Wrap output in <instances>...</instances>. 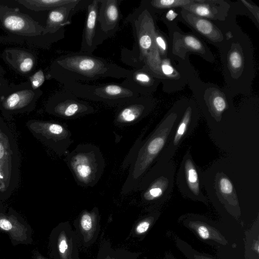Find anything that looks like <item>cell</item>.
<instances>
[{
  "instance_id": "obj_28",
  "label": "cell",
  "mask_w": 259,
  "mask_h": 259,
  "mask_svg": "<svg viewBox=\"0 0 259 259\" xmlns=\"http://www.w3.org/2000/svg\"><path fill=\"white\" fill-rule=\"evenodd\" d=\"M156 216H158L157 213L150 215L140 221L136 227V233L138 235L145 233L153 223Z\"/></svg>"
},
{
  "instance_id": "obj_24",
  "label": "cell",
  "mask_w": 259,
  "mask_h": 259,
  "mask_svg": "<svg viewBox=\"0 0 259 259\" xmlns=\"http://www.w3.org/2000/svg\"><path fill=\"white\" fill-rule=\"evenodd\" d=\"M242 53L238 49L231 50L227 55V66L231 70V73H241L243 65Z\"/></svg>"
},
{
  "instance_id": "obj_12",
  "label": "cell",
  "mask_w": 259,
  "mask_h": 259,
  "mask_svg": "<svg viewBox=\"0 0 259 259\" xmlns=\"http://www.w3.org/2000/svg\"><path fill=\"white\" fill-rule=\"evenodd\" d=\"M36 133L39 139L60 156L66 155L73 142L72 133L65 123L36 121Z\"/></svg>"
},
{
  "instance_id": "obj_17",
  "label": "cell",
  "mask_w": 259,
  "mask_h": 259,
  "mask_svg": "<svg viewBox=\"0 0 259 259\" xmlns=\"http://www.w3.org/2000/svg\"><path fill=\"white\" fill-rule=\"evenodd\" d=\"M91 1L73 0L71 3L49 11L45 28L48 33H55L71 23L74 14L87 8Z\"/></svg>"
},
{
  "instance_id": "obj_34",
  "label": "cell",
  "mask_w": 259,
  "mask_h": 259,
  "mask_svg": "<svg viewBox=\"0 0 259 259\" xmlns=\"http://www.w3.org/2000/svg\"><path fill=\"white\" fill-rule=\"evenodd\" d=\"M161 68L163 73L166 75L172 74L174 71L173 67L167 64H162Z\"/></svg>"
},
{
  "instance_id": "obj_31",
  "label": "cell",
  "mask_w": 259,
  "mask_h": 259,
  "mask_svg": "<svg viewBox=\"0 0 259 259\" xmlns=\"http://www.w3.org/2000/svg\"><path fill=\"white\" fill-rule=\"evenodd\" d=\"M184 44L188 47L196 51L202 50V46L200 41L191 35L186 36L184 38Z\"/></svg>"
},
{
  "instance_id": "obj_7",
  "label": "cell",
  "mask_w": 259,
  "mask_h": 259,
  "mask_svg": "<svg viewBox=\"0 0 259 259\" xmlns=\"http://www.w3.org/2000/svg\"><path fill=\"white\" fill-rule=\"evenodd\" d=\"M64 89L79 98L100 102L110 106H119L139 95L121 83L90 84L72 82L63 84Z\"/></svg>"
},
{
  "instance_id": "obj_16",
  "label": "cell",
  "mask_w": 259,
  "mask_h": 259,
  "mask_svg": "<svg viewBox=\"0 0 259 259\" xmlns=\"http://www.w3.org/2000/svg\"><path fill=\"white\" fill-rule=\"evenodd\" d=\"M4 62L13 71L23 76H30L37 62L32 50L23 48H8L1 55Z\"/></svg>"
},
{
  "instance_id": "obj_15",
  "label": "cell",
  "mask_w": 259,
  "mask_h": 259,
  "mask_svg": "<svg viewBox=\"0 0 259 259\" xmlns=\"http://www.w3.org/2000/svg\"><path fill=\"white\" fill-rule=\"evenodd\" d=\"M153 104L147 97L138 96L118 106L114 119L118 126H126L137 123L151 111Z\"/></svg>"
},
{
  "instance_id": "obj_18",
  "label": "cell",
  "mask_w": 259,
  "mask_h": 259,
  "mask_svg": "<svg viewBox=\"0 0 259 259\" xmlns=\"http://www.w3.org/2000/svg\"><path fill=\"white\" fill-rule=\"evenodd\" d=\"M183 224L193 231L200 238L208 243H215L226 245L227 240L221 232L214 226L210 225L207 220L202 217L189 214L182 217Z\"/></svg>"
},
{
  "instance_id": "obj_19",
  "label": "cell",
  "mask_w": 259,
  "mask_h": 259,
  "mask_svg": "<svg viewBox=\"0 0 259 259\" xmlns=\"http://www.w3.org/2000/svg\"><path fill=\"white\" fill-rule=\"evenodd\" d=\"M121 84L139 95L145 96L151 93L155 89L156 81L153 73L144 66L130 70Z\"/></svg>"
},
{
  "instance_id": "obj_1",
  "label": "cell",
  "mask_w": 259,
  "mask_h": 259,
  "mask_svg": "<svg viewBox=\"0 0 259 259\" xmlns=\"http://www.w3.org/2000/svg\"><path fill=\"white\" fill-rule=\"evenodd\" d=\"M129 72V70L104 58L79 51L56 58L46 77L64 84L107 77L125 78Z\"/></svg>"
},
{
  "instance_id": "obj_41",
  "label": "cell",
  "mask_w": 259,
  "mask_h": 259,
  "mask_svg": "<svg viewBox=\"0 0 259 259\" xmlns=\"http://www.w3.org/2000/svg\"><path fill=\"white\" fill-rule=\"evenodd\" d=\"M70 259H72V258H70Z\"/></svg>"
},
{
  "instance_id": "obj_36",
  "label": "cell",
  "mask_w": 259,
  "mask_h": 259,
  "mask_svg": "<svg viewBox=\"0 0 259 259\" xmlns=\"http://www.w3.org/2000/svg\"><path fill=\"white\" fill-rule=\"evenodd\" d=\"M178 15V14L173 10H170L166 14V19L169 21L174 20Z\"/></svg>"
},
{
  "instance_id": "obj_13",
  "label": "cell",
  "mask_w": 259,
  "mask_h": 259,
  "mask_svg": "<svg viewBox=\"0 0 259 259\" xmlns=\"http://www.w3.org/2000/svg\"><path fill=\"white\" fill-rule=\"evenodd\" d=\"M122 0H99V8L94 44L97 47L113 35L119 29L122 18L120 4Z\"/></svg>"
},
{
  "instance_id": "obj_14",
  "label": "cell",
  "mask_w": 259,
  "mask_h": 259,
  "mask_svg": "<svg viewBox=\"0 0 259 259\" xmlns=\"http://www.w3.org/2000/svg\"><path fill=\"white\" fill-rule=\"evenodd\" d=\"M198 121L197 112L191 107L187 108L181 115L174 133L158 158L172 160L183 140L190 136L196 127Z\"/></svg>"
},
{
  "instance_id": "obj_2",
  "label": "cell",
  "mask_w": 259,
  "mask_h": 259,
  "mask_svg": "<svg viewBox=\"0 0 259 259\" xmlns=\"http://www.w3.org/2000/svg\"><path fill=\"white\" fill-rule=\"evenodd\" d=\"M181 115L170 112L143 140L136 144L130 161L128 173L121 190L127 194L135 191L140 180L159 157L166 147Z\"/></svg>"
},
{
  "instance_id": "obj_8",
  "label": "cell",
  "mask_w": 259,
  "mask_h": 259,
  "mask_svg": "<svg viewBox=\"0 0 259 259\" xmlns=\"http://www.w3.org/2000/svg\"><path fill=\"white\" fill-rule=\"evenodd\" d=\"M201 182L208 194L224 205L232 214H240L238 198L234 184L225 172L224 165L214 163L205 171H201Z\"/></svg>"
},
{
  "instance_id": "obj_22",
  "label": "cell",
  "mask_w": 259,
  "mask_h": 259,
  "mask_svg": "<svg viewBox=\"0 0 259 259\" xmlns=\"http://www.w3.org/2000/svg\"><path fill=\"white\" fill-rule=\"evenodd\" d=\"M73 0H17L16 2L27 9L35 12L51 11L71 3Z\"/></svg>"
},
{
  "instance_id": "obj_20",
  "label": "cell",
  "mask_w": 259,
  "mask_h": 259,
  "mask_svg": "<svg viewBox=\"0 0 259 259\" xmlns=\"http://www.w3.org/2000/svg\"><path fill=\"white\" fill-rule=\"evenodd\" d=\"M99 8V0L91 1L87 7V11L82 31L80 52L92 54L97 48L94 44V39Z\"/></svg>"
},
{
  "instance_id": "obj_30",
  "label": "cell",
  "mask_w": 259,
  "mask_h": 259,
  "mask_svg": "<svg viewBox=\"0 0 259 259\" xmlns=\"http://www.w3.org/2000/svg\"><path fill=\"white\" fill-rule=\"evenodd\" d=\"M187 10H190V12H193L196 15L200 17H211L212 12L208 7L204 5H195L186 7Z\"/></svg>"
},
{
  "instance_id": "obj_37",
  "label": "cell",
  "mask_w": 259,
  "mask_h": 259,
  "mask_svg": "<svg viewBox=\"0 0 259 259\" xmlns=\"http://www.w3.org/2000/svg\"><path fill=\"white\" fill-rule=\"evenodd\" d=\"M165 259H176L174 256L169 252L165 253Z\"/></svg>"
},
{
  "instance_id": "obj_9",
  "label": "cell",
  "mask_w": 259,
  "mask_h": 259,
  "mask_svg": "<svg viewBox=\"0 0 259 259\" xmlns=\"http://www.w3.org/2000/svg\"><path fill=\"white\" fill-rule=\"evenodd\" d=\"M46 110L50 114L66 119H73L95 112L94 107L64 89L48 100Z\"/></svg>"
},
{
  "instance_id": "obj_4",
  "label": "cell",
  "mask_w": 259,
  "mask_h": 259,
  "mask_svg": "<svg viewBox=\"0 0 259 259\" xmlns=\"http://www.w3.org/2000/svg\"><path fill=\"white\" fill-rule=\"evenodd\" d=\"M125 23H130L135 38L133 49L122 48L121 60L128 66L140 68L145 62L153 55V46L155 31L153 21L150 12L140 5L125 19Z\"/></svg>"
},
{
  "instance_id": "obj_21",
  "label": "cell",
  "mask_w": 259,
  "mask_h": 259,
  "mask_svg": "<svg viewBox=\"0 0 259 259\" xmlns=\"http://www.w3.org/2000/svg\"><path fill=\"white\" fill-rule=\"evenodd\" d=\"M98 209L93 208L91 211H83L79 217L81 232L86 241L92 238L96 230Z\"/></svg>"
},
{
  "instance_id": "obj_27",
  "label": "cell",
  "mask_w": 259,
  "mask_h": 259,
  "mask_svg": "<svg viewBox=\"0 0 259 259\" xmlns=\"http://www.w3.org/2000/svg\"><path fill=\"white\" fill-rule=\"evenodd\" d=\"M58 247L61 259H70L72 250V243L65 233H60L58 240Z\"/></svg>"
},
{
  "instance_id": "obj_11",
  "label": "cell",
  "mask_w": 259,
  "mask_h": 259,
  "mask_svg": "<svg viewBox=\"0 0 259 259\" xmlns=\"http://www.w3.org/2000/svg\"><path fill=\"white\" fill-rule=\"evenodd\" d=\"M201 171L197 167L188 151L184 154L177 172L176 183L182 195L194 201L208 204V200L204 195Z\"/></svg>"
},
{
  "instance_id": "obj_5",
  "label": "cell",
  "mask_w": 259,
  "mask_h": 259,
  "mask_svg": "<svg viewBox=\"0 0 259 259\" xmlns=\"http://www.w3.org/2000/svg\"><path fill=\"white\" fill-rule=\"evenodd\" d=\"M65 156L67 165L79 186L93 187L98 183L105 166L99 147L91 143L79 144Z\"/></svg>"
},
{
  "instance_id": "obj_6",
  "label": "cell",
  "mask_w": 259,
  "mask_h": 259,
  "mask_svg": "<svg viewBox=\"0 0 259 259\" xmlns=\"http://www.w3.org/2000/svg\"><path fill=\"white\" fill-rule=\"evenodd\" d=\"M176 167L172 160L158 158L140 180L136 190L148 203H162L171 194ZM135 190V191H136Z\"/></svg>"
},
{
  "instance_id": "obj_25",
  "label": "cell",
  "mask_w": 259,
  "mask_h": 259,
  "mask_svg": "<svg viewBox=\"0 0 259 259\" xmlns=\"http://www.w3.org/2000/svg\"><path fill=\"white\" fill-rule=\"evenodd\" d=\"M194 20L191 21V24L195 29L203 35L208 36L211 39H214V34L217 35V31L214 26L210 21L201 18H198L194 16Z\"/></svg>"
},
{
  "instance_id": "obj_33",
  "label": "cell",
  "mask_w": 259,
  "mask_h": 259,
  "mask_svg": "<svg viewBox=\"0 0 259 259\" xmlns=\"http://www.w3.org/2000/svg\"><path fill=\"white\" fill-rule=\"evenodd\" d=\"M0 228L5 231H9L13 228L12 223L6 219H0Z\"/></svg>"
},
{
  "instance_id": "obj_29",
  "label": "cell",
  "mask_w": 259,
  "mask_h": 259,
  "mask_svg": "<svg viewBox=\"0 0 259 259\" xmlns=\"http://www.w3.org/2000/svg\"><path fill=\"white\" fill-rule=\"evenodd\" d=\"M46 76L42 70L39 69L29 76V83L33 89H39L45 81Z\"/></svg>"
},
{
  "instance_id": "obj_40",
  "label": "cell",
  "mask_w": 259,
  "mask_h": 259,
  "mask_svg": "<svg viewBox=\"0 0 259 259\" xmlns=\"http://www.w3.org/2000/svg\"><path fill=\"white\" fill-rule=\"evenodd\" d=\"M106 259H109V256H108V257L106 258Z\"/></svg>"
},
{
  "instance_id": "obj_39",
  "label": "cell",
  "mask_w": 259,
  "mask_h": 259,
  "mask_svg": "<svg viewBox=\"0 0 259 259\" xmlns=\"http://www.w3.org/2000/svg\"><path fill=\"white\" fill-rule=\"evenodd\" d=\"M37 258L38 259H46V258H44V257H42V256H41L40 255H38L37 256Z\"/></svg>"
},
{
  "instance_id": "obj_10",
  "label": "cell",
  "mask_w": 259,
  "mask_h": 259,
  "mask_svg": "<svg viewBox=\"0 0 259 259\" xmlns=\"http://www.w3.org/2000/svg\"><path fill=\"white\" fill-rule=\"evenodd\" d=\"M42 94L40 89H33L29 81L10 84L7 93L0 99V110L6 114L24 113L32 110Z\"/></svg>"
},
{
  "instance_id": "obj_3",
  "label": "cell",
  "mask_w": 259,
  "mask_h": 259,
  "mask_svg": "<svg viewBox=\"0 0 259 259\" xmlns=\"http://www.w3.org/2000/svg\"><path fill=\"white\" fill-rule=\"evenodd\" d=\"M0 24L9 36L44 48L49 49L64 37V28L55 33H48L44 26L30 16L6 5L0 6Z\"/></svg>"
},
{
  "instance_id": "obj_38",
  "label": "cell",
  "mask_w": 259,
  "mask_h": 259,
  "mask_svg": "<svg viewBox=\"0 0 259 259\" xmlns=\"http://www.w3.org/2000/svg\"><path fill=\"white\" fill-rule=\"evenodd\" d=\"M5 70L2 66L0 65V77H4Z\"/></svg>"
},
{
  "instance_id": "obj_32",
  "label": "cell",
  "mask_w": 259,
  "mask_h": 259,
  "mask_svg": "<svg viewBox=\"0 0 259 259\" xmlns=\"http://www.w3.org/2000/svg\"><path fill=\"white\" fill-rule=\"evenodd\" d=\"M10 83L8 80L4 77H0V99L8 91Z\"/></svg>"
},
{
  "instance_id": "obj_35",
  "label": "cell",
  "mask_w": 259,
  "mask_h": 259,
  "mask_svg": "<svg viewBox=\"0 0 259 259\" xmlns=\"http://www.w3.org/2000/svg\"><path fill=\"white\" fill-rule=\"evenodd\" d=\"M154 40L155 41V42L156 43L157 46L161 50H165L166 44L164 39L161 36L159 35H156V34H155Z\"/></svg>"
},
{
  "instance_id": "obj_23",
  "label": "cell",
  "mask_w": 259,
  "mask_h": 259,
  "mask_svg": "<svg viewBox=\"0 0 259 259\" xmlns=\"http://www.w3.org/2000/svg\"><path fill=\"white\" fill-rule=\"evenodd\" d=\"M192 1L181 0H154L143 1L141 5L149 11L154 9H162L170 7L180 6L189 4Z\"/></svg>"
},
{
  "instance_id": "obj_26",
  "label": "cell",
  "mask_w": 259,
  "mask_h": 259,
  "mask_svg": "<svg viewBox=\"0 0 259 259\" xmlns=\"http://www.w3.org/2000/svg\"><path fill=\"white\" fill-rule=\"evenodd\" d=\"M175 241L177 248L188 259H213L195 250L187 242L179 238H176Z\"/></svg>"
}]
</instances>
